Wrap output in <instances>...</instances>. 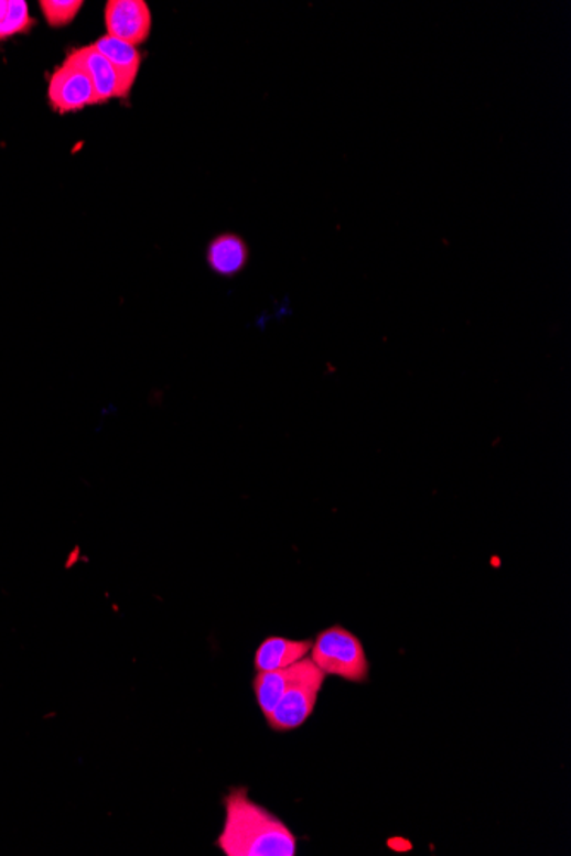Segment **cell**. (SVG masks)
Segmentation results:
<instances>
[{
  "label": "cell",
  "mask_w": 571,
  "mask_h": 856,
  "mask_svg": "<svg viewBox=\"0 0 571 856\" xmlns=\"http://www.w3.org/2000/svg\"><path fill=\"white\" fill-rule=\"evenodd\" d=\"M225 826L217 848L226 856H294L297 836L284 822L248 797V788H231L223 800Z\"/></svg>",
  "instance_id": "1"
},
{
  "label": "cell",
  "mask_w": 571,
  "mask_h": 856,
  "mask_svg": "<svg viewBox=\"0 0 571 856\" xmlns=\"http://www.w3.org/2000/svg\"><path fill=\"white\" fill-rule=\"evenodd\" d=\"M310 659L325 675L363 684L369 678V662L362 640L343 626H331L316 635Z\"/></svg>",
  "instance_id": "2"
},
{
  "label": "cell",
  "mask_w": 571,
  "mask_h": 856,
  "mask_svg": "<svg viewBox=\"0 0 571 856\" xmlns=\"http://www.w3.org/2000/svg\"><path fill=\"white\" fill-rule=\"evenodd\" d=\"M325 678L327 675L315 667L309 674L298 679L290 685V690L282 694L274 709L266 716L267 725L276 732L297 730L301 725H305L315 709Z\"/></svg>",
  "instance_id": "3"
},
{
  "label": "cell",
  "mask_w": 571,
  "mask_h": 856,
  "mask_svg": "<svg viewBox=\"0 0 571 856\" xmlns=\"http://www.w3.org/2000/svg\"><path fill=\"white\" fill-rule=\"evenodd\" d=\"M49 101L52 110L58 115L74 113L96 105L95 88L88 73L71 55L50 77Z\"/></svg>",
  "instance_id": "4"
},
{
  "label": "cell",
  "mask_w": 571,
  "mask_h": 856,
  "mask_svg": "<svg viewBox=\"0 0 571 856\" xmlns=\"http://www.w3.org/2000/svg\"><path fill=\"white\" fill-rule=\"evenodd\" d=\"M105 24L110 39L139 46L151 35L153 18L144 0H110L105 8Z\"/></svg>",
  "instance_id": "5"
},
{
  "label": "cell",
  "mask_w": 571,
  "mask_h": 856,
  "mask_svg": "<svg viewBox=\"0 0 571 856\" xmlns=\"http://www.w3.org/2000/svg\"><path fill=\"white\" fill-rule=\"evenodd\" d=\"M315 662L305 657V659H301L300 662L286 667V669L257 672L256 679L251 682V687H254L257 704H259L263 716L269 715L274 709L282 694L290 690L291 684H294L303 675L309 674L310 670L315 669Z\"/></svg>",
  "instance_id": "6"
},
{
  "label": "cell",
  "mask_w": 571,
  "mask_h": 856,
  "mask_svg": "<svg viewBox=\"0 0 571 856\" xmlns=\"http://www.w3.org/2000/svg\"><path fill=\"white\" fill-rule=\"evenodd\" d=\"M250 260L247 241L233 232H223L209 241L206 248V262L211 271L219 278H235L240 274Z\"/></svg>",
  "instance_id": "7"
},
{
  "label": "cell",
  "mask_w": 571,
  "mask_h": 856,
  "mask_svg": "<svg viewBox=\"0 0 571 856\" xmlns=\"http://www.w3.org/2000/svg\"><path fill=\"white\" fill-rule=\"evenodd\" d=\"M93 45L99 54L110 62L117 77H119V99L129 98L133 84L138 79L139 69H141L142 55L138 46L110 39V36L96 40Z\"/></svg>",
  "instance_id": "8"
},
{
  "label": "cell",
  "mask_w": 571,
  "mask_h": 856,
  "mask_svg": "<svg viewBox=\"0 0 571 856\" xmlns=\"http://www.w3.org/2000/svg\"><path fill=\"white\" fill-rule=\"evenodd\" d=\"M69 55L88 73L95 88L96 104H107L110 99L119 98V77L95 45L71 50Z\"/></svg>",
  "instance_id": "9"
},
{
  "label": "cell",
  "mask_w": 571,
  "mask_h": 856,
  "mask_svg": "<svg viewBox=\"0 0 571 856\" xmlns=\"http://www.w3.org/2000/svg\"><path fill=\"white\" fill-rule=\"evenodd\" d=\"M312 640H288L282 636H271L257 648L254 665H256L257 672L286 669V667L305 659L309 651L312 650Z\"/></svg>",
  "instance_id": "10"
},
{
  "label": "cell",
  "mask_w": 571,
  "mask_h": 856,
  "mask_svg": "<svg viewBox=\"0 0 571 856\" xmlns=\"http://www.w3.org/2000/svg\"><path fill=\"white\" fill-rule=\"evenodd\" d=\"M35 20L31 18L30 8L24 0H12L9 2L8 14L0 21V42L11 39V36L28 33L33 28Z\"/></svg>",
  "instance_id": "11"
},
{
  "label": "cell",
  "mask_w": 571,
  "mask_h": 856,
  "mask_svg": "<svg viewBox=\"0 0 571 856\" xmlns=\"http://www.w3.org/2000/svg\"><path fill=\"white\" fill-rule=\"evenodd\" d=\"M39 6L49 26L64 28L76 20L84 2L80 0H42Z\"/></svg>",
  "instance_id": "12"
},
{
  "label": "cell",
  "mask_w": 571,
  "mask_h": 856,
  "mask_svg": "<svg viewBox=\"0 0 571 856\" xmlns=\"http://www.w3.org/2000/svg\"><path fill=\"white\" fill-rule=\"evenodd\" d=\"M8 0H0V21L4 20V15L8 14Z\"/></svg>",
  "instance_id": "13"
}]
</instances>
